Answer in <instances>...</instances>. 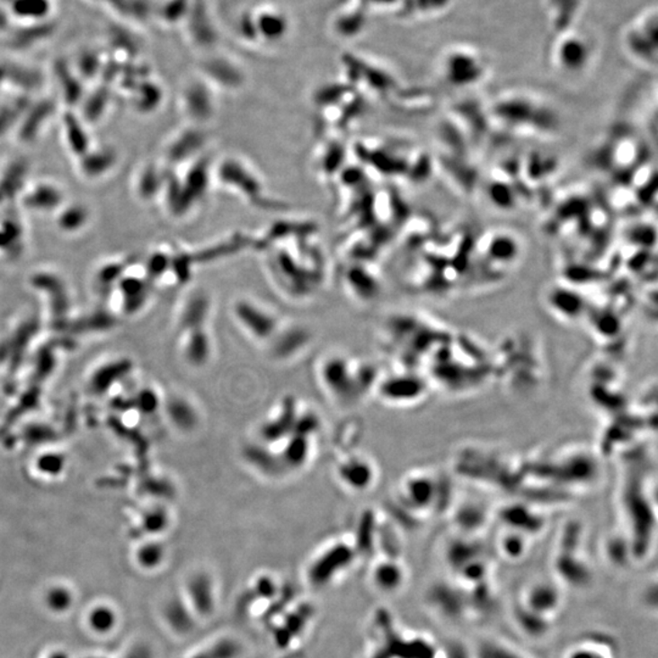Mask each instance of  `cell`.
<instances>
[{
  "instance_id": "f1b7e54d",
  "label": "cell",
  "mask_w": 658,
  "mask_h": 658,
  "mask_svg": "<svg viewBox=\"0 0 658 658\" xmlns=\"http://www.w3.org/2000/svg\"><path fill=\"white\" fill-rule=\"evenodd\" d=\"M346 286L361 300L375 299L378 291V283L375 277L363 267H351L345 272Z\"/></svg>"
},
{
  "instance_id": "277c9868",
  "label": "cell",
  "mask_w": 658,
  "mask_h": 658,
  "mask_svg": "<svg viewBox=\"0 0 658 658\" xmlns=\"http://www.w3.org/2000/svg\"><path fill=\"white\" fill-rule=\"evenodd\" d=\"M214 176L218 186L248 203H259L262 199L263 183L260 174L239 157H226L222 160Z\"/></svg>"
},
{
  "instance_id": "52a82bcc",
  "label": "cell",
  "mask_w": 658,
  "mask_h": 658,
  "mask_svg": "<svg viewBox=\"0 0 658 658\" xmlns=\"http://www.w3.org/2000/svg\"><path fill=\"white\" fill-rule=\"evenodd\" d=\"M67 200V191L59 182L42 177L27 182L16 207L29 214L54 215Z\"/></svg>"
},
{
  "instance_id": "603a6c76",
  "label": "cell",
  "mask_w": 658,
  "mask_h": 658,
  "mask_svg": "<svg viewBox=\"0 0 658 658\" xmlns=\"http://www.w3.org/2000/svg\"><path fill=\"white\" fill-rule=\"evenodd\" d=\"M297 418L296 404H294L293 399H287L284 401L280 416L263 424L262 428L263 439L266 441H277L286 437V435L293 433Z\"/></svg>"
},
{
  "instance_id": "ffe728a7",
  "label": "cell",
  "mask_w": 658,
  "mask_h": 658,
  "mask_svg": "<svg viewBox=\"0 0 658 658\" xmlns=\"http://www.w3.org/2000/svg\"><path fill=\"white\" fill-rule=\"evenodd\" d=\"M136 260L127 255L110 256L102 259L95 265L92 280L98 289H114L120 279L126 272V270L135 262Z\"/></svg>"
},
{
  "instance_id": "d4e9b609",
  "label": "cell",
  "mask_w": 658,
  "mask_h": 658,
  "mask_svg": "<svg viewBox=\"0 0 658 658\" xmlns=\"http://www.w3.org/2000/svg\"><path fill=\"white\" fill-rule=\"evenodd\" d=\"M528 534L520 532V530L506 528L499 536L498 547L499 553L505 560L519 561L526 556L529 550V541H528Z\"/></svg>"
},
{
  "instance_id": "7bdbcfd3",
  "label": "cell",
  "mask_w": 658,
  "mask_h": 658,
  "mask_svg": "<svg viewBox=\"0 0 658 658\" xmlns=\"http://www.w3.org/2000/svg\"><path fill=\"white\" fill-rule=\"evenodd\" d=\"M140 406L147 411H154L156 409L157 401L156 394L153 392H146L140 396Z\"/></svg>"
},
{
  "instance_id": "b9f144b4",
  "label": "cell",
  "mask_w": 658,
  "mask_h": 658,
  "mask_svg": "<svg viewBox=\"0 0 658 658\" xmlns=\"http://www.w3.org/2000/svg\"><path fill=\"white\" fill-rule=\"evenodd\" d=\"M164 522H166V519H164V513H161L160 511H153L152 513H149L146 517V526L149 530H156L160 529V528L163 529Z\"/></svg>"
},
{
  "instance_id": "8992f818",
  "label": "cell",
  "mask_w": 658,
  "mask_h": 658,
  "mask_svg": "<svg viewBox=\"0 0 658 658\" xmlns=\"http://www.w3.org/2000/svg\"><path fill=\"white\" fill-rule=\"evenodd\" d=\"M57 102L50 98L32 99L13 129V137L22 147H31L39 142L48 127L58 118Z\"/></svg>"
},
{
  "instance_id": "f35d334b",
  "label": "cell",
  "mask_w": 658,
  "mask_h": 658,
  "mask_svg": "<svg viewBox=\"0 0 658 658\" xmlns=\"http://www.w3.org/2000/svg\"><path fill=\"white\" fill-rule=\"evenodd\" d=\"M455 0H414V8L423 16H437L447 12Z\"/></svg>"
},
{
  "instance_id": "8fae6325",
  "label": "cell",
  "mask_w": 658,
  "mask_h": 658,
  "mask_svg": "<svg viewBox=\"0 0 658 658\" xmlns=\"http://www.w3.org/2000/svg\"><path fill=\"white\" fill-rule=\"evenodd\" d=\"M167 173L169 170L160 161L144 160L137 164L129 180L133 198L142 204L156 203Z\"/></svg>"
},
{
  "instance_id": "9c48e42d",
  "label": "cell",
  "mask_w": 658,
  "mask_h": 658,
  "mask_svg": "<svg viewBox=\"0 0 658 658\" xmlns=\"http://www.w3.org/2000/svg\"><path fill=\"white\" fill-rule=\"evenodd\" d=\"M31 164L22 156L5 157L0 161V210L17 204L20 194L30 177Z\"/></svg>"
},
{
  "instance_id": "2e32d148",
  "label": "cell",
  "mask_w": 658,
  "mask_h": 658,
  "mask_svg": "<svg viewBox=\"0 0 658 658\" xmlns=\"http://www.w3.org/2000/svg\"><path fill=\"white\" fill-rule=\"evenodd\" d=\"M25 222L19 216H0V259L16 262L26 249Z\"/></svg>"
},
{
  "instance_id": "d6986e66",
  "label": "cell",
  "mask_w": 658,
  "mask_h": 658,
  "mask_svg": "<svg viewBox=\"0 0 658 658\" xmlns=\"http://www.w3.org/2000/svg\"><path fill=\"white\" fill-rule=\"evenodd\" d=\"M76 603V591L64 581H54L46 585L42 591V605L50 615H67Z\"/></svg>"
},
{
  "instance_id": "44dd1931",
  "label": "cell",
  "mask_w": 658,
  "mask_h": 658,
  "mask_svg": "<svg viewBox=\"0 0 658 658\" xmlns=\"http://www.w3.org/2000/svg\"><path fill=\"white\" fill-rule=\"evenodd\" d=\"M322 377L328 388L338 396H354L358 392L354 376L349 371L348 365L342 359H331L325 362L324 369H322Z\"/></svg>"
},
{
  "instance_id": "5b68a950",
  "label": "cell",
  "mask_w": 658,
  "mask_h": 658,
  "mask_svg": "<svg viewBox=\"0 0 658 658\" xmlns=\"http://www.w3.org/2000/svg\"><path fill=\"white\" fill-rule=\"evenodd\" d=\"M207 136L201 131L200 127L191 125L182 127L171 133L164 140L161 149L160 163L166 167L177 169L182 164L190 163L200 156L203 152Z\"/></svg>"
},
{
  "instance_id": "1f68e13d",
  "label": "cell",
  "mask_w": 658,
  "mask_h": 658,
  "mask_svg": "<svg viewBox=\"0 0 658 658\" xmlns=\"http://www.w3.org/2000/svg\"><path fill=\"white\" fill-rule=\"evenodd\" d=\"M186 354L188 360L194 365H203L210 355V339L205 333L203 327L191 329L188 338Z\"/></svg>"
},
{
  "instance_id": "484cf974",
  "label": "cell",
  "mask_w": 658,
  "mask_h": 658,
  "mask_svg": "<svg viewBox=\"0 0 658 658\" xmlns=\"http://www.w3.org/2000/svg\"><path fill=\"white\" fill-rule=\"evenodd\" d=\"M339 476L345 485L356 490L368 488L375 478L371 465L360 458H351L344 462L339 468Z\"/></svg>"
},
{
  "instance_id": "5bb4252c",
  "label": "cell",
  "mask_w": 658,
  "mask_h": 658,
  "mask_svg": "<svg viewBox=\"0 0 658 658\" xmlns=\"http://www.w3.org/2000/svg\"><path fill=\"white\" fill-rule=\"evenodd\" d=\"M54 216V226L57 231L65 236L82 235L92 224L93 211L81 200H67Z\"/></svg>"
},
{
  "instance_id": "8d00e7d4",
  "label": "cell",
  "mask_w": 658,
  "mask_h": 658,
  "mask_svg": "<svg viewBox=\"0 0 658 658\" xmlns=\"http://www.w3.org/2000/svg\"><path fill=\"white\" fill-rule=\"evenodd\" d=\"M342 153L344 150L338 144L334 147H325L324 154L321 156V164L318 166V170L324 176H333L337 173L335 170L341 166L338 161L342 160Z\"/></svg>"
},
{
  "instance_id": "f6af8a7d",
  "label": "cell",
  "mask_w": 658,
  "mask_h": 658,
  "mask_svg": "<svg viewBox=\"0 0 658 658\" xmlns=\"http://www.w3.org/2000/svg\"><path fill=\"white\" fill-rule=\"evenodd\" d=\"M8 84V67L0 65V89Z\"/></svg>"
},
{
  "instance_id": "7c38bea8",
  "label": "cell",
  "mask_w": 658,
  "mask_h": 658,
  "mask_svg": "<svg viewBox=\"0 0 658 658\" xmlns=\"http://www.w3.org/2000/svg\"><path fill=\"white\" fill-rule=\"evenodd\" d=\"M152 284L142 265L133 262L123 273L114 289L119 293L122 307L127 313L133 314L146 305L149 297V286Z\"/></svg>"
},
{
  "instance_id": "836d02e7",
  "label": "cell",
  "mask_w": 658,
  "mask_h": 658,
  "mask_svg": "<svg viewBox=\"0 0 658 658\" xmlns=\"http://www.w3.org/2000/svg\"><path fill=\"white\" fill-rule=\"evenodd\" d=\"M547 3L554 22L561 23V25H565V22L568 20L572 22V17L581 5V0H547Z\"/></svg>"
},
{
  "instance_id": "ab89813d",
  "label": "cell",
  "mask_w": 658,
  "mask_h": 658,
  "mask_svg": "<svg viewBox=\"0 0 658 658\" xmlns=\"http://www.w3.org/2000/svg\"><path fill=\"white\" fill-rule=\"evenodd\" d=\"M318 428V418L314 413L305 414L303 417H298L296 426H294L293 434L304 435L308 437L314 433Z\"/></svg>"
},
{
  "instance_id": "d590c367",
  "label": "cell",
  "mask_w": 658,
  "mask_h": 658,
  "mask_svg": "<svg viewBox=\"0 0 658 658\" xmlns=\"http://www.w3.org/2000/svg\"><path fill=\"white\" fill-rule=\"evenodd\" d=\"M163 556V548L156 543H148L140 545L136 550V562L139 567L142 568H153L159 564Z\"/></svg>"
},
{
  "instance_id": "3957f363",
  "label": "cell",
  "mask_w": 658,
  "mask_h": 658,
  "mask_svg": "<svg viewBox=\"0 0 658 658\" xmlns=\"http://www.w3.org/2000/svg\"><path fill=\"white\" fill-rule=\"evenodd\" d=\"M623 50L629 59L644 68H656L658 53V13L646 9L628 23L622 33Z\"/></svg>"
},
{
  "instance_id": "ac0fdd59",
  "label": "cell",
  "mask_w": 658,
  "mask_h": 658,
  "mask_svg": "<svg viewBox=\"0 0 658 658\" xmlns=\"http://www.w3.org/2000/svg\"><path fill=\"white\" fill-rule=\"evenodd\" d=\"M120 615L111 602L98 600L84 612L85 629L94 636H109L118 628Z\"/></svg>"
},
{
  "instance_id": "6da1fadb",
  "label": "cell",
  "mask_w": 658,
  "mask_h": 658,
  "mask_svg": "<svg viewBox=\"0 0 658 658\" xmlns=\"http://www.w3.org/2000/svg\"><path fill=\"white\" fill-rule=\"evenodd\" d=\"M596 47L591 37L574 30L562 31L551 49V64L567 78L587 75L595 63Z\"/></svg>"
},
{
  "instance_id": "7402d4cb",
  "label": "cell",
  "mask_w": 658,
  "mask_h": 658,
  "mask_svg": "<svg viewBox=\"0 0 658 658\" xmlns=\"http://www.w3.org/2000/svg\"><path fill=\"white\" fill-rule=\"evenodd\" d=\"M383 396L389 400L410 401L424 392L423 382L413 376H397L383 383Z\"/></svg>"
},
{
  "instance_id": "9a60e30c",
  "label": "cell",
  "mask_w": 658,
  "mask_h": 658,
  "mask_svg": "<svg viewBox=\"0 0 658 658\" xmlns=\"http://www.w3.org/2000/svg\"><path fill=\"white\" fill-rule=\"evenodd\" d=\"M235 316L243 327L256 338H270L276 331L277 321L266 308L253 301L242 299L235 305Z\"/></svg>"
},
{
  "instance_id": "74e56055",
  "label": "cell",
  "mask_w": 658,
  "mask_h": 658,
  "mask_svg": "<svg viewBox=\"0 0 658 658\" xmlns=\"http://www.w3.org/2000/svg\"><path fill=\"white\" fill-rule=\"evenodd\" d=\"M245 455L246 458H248L250 462H253V465L262 469V471L274 472L276 471L277 466L280 465L277 464V458L263 448H249L248 450H246Z\"/></svg>"
},
{
  "instance_id": "cb8c5ba5",
  "label": "cell",
  "mask_w": 658,
  "mask_h": 658,
  "mask_svg": "<svg viewBox=\"0 0 658 658\" xmlns=\"http://www.w3.org/2000/svg\"><path fill=\"white\" fill-rule=\"evenodd\" d=\"M163 89L154 82H142L129 93L132 109L138 115H152L163 104Z\"/></svg>"
},
{
  "instance_id": "ee69618b",
  "label": "cell",
  "mask_w": 658,
  "mask_h": 658,
  "mask_svg": "<svg viewBox=\"0 0 658 658\" xmlns=\"http://www.w3.org/2000/svg\"><path fill=\"white\" fill-rule=\"evenodd\" d=\"M40 658H72L71 654L67 653V650L60 649V647H55V649H50L49 651H47L46 654H43Z\"/></svg>"
},
{
  "instance_id": "4316f807",
  "label": "cell",
  "mask_w": 658,
  "mask_h": 658,
  "mask_svg": "<svg viewBox=\"0 0 658 658\" xmlns=\"http://www.w3.org/2000/svg\"><path fill=\"white\" fill-rule=\"evenodd\" d=\"M612 643L605 637L587 636L568 649L565 658H616Z\"/></svg>"
},
{
  "instance_id": "f546056e",
  "label": "cell",
  "mask_w": 658,
  "mask_h": 658,
  "mask_svg": "<svg viewBox=\"0 0 658 658\" xmlns=\"http://www.w3.org/2000/svg\"><path fill=\"white\" fill-rule=\"evenodd\" d=\"M435 483L430 476H418L410 478L405 485V493L411 505L426 509L431 505V500L435 499Z\"/></svg>"
},
{
  "instance_id": "4dcf8cb0",
  "label": "cell",
  "mask_w": 658,
  "mask_h": 658,
  "mask_svg": "<svg viewBox=\"0 0 658 658\" xmlns=\"http://www.w3.org/2000/svg\"><path fill=\"white\" fill-rule=\"evenodd\" d=\"M308 456V440L307 437L293 434L283 449L280 462L287 467H301L307 462Z\"/></svg>"
},
{
  "instance_id": "30bf717a",
  "label": "cell",
  "mask_w": 658,
  "mask_h": 658,
  "mask_svg": "<svg viewBox=\"0 0 658 658\" xmlns=\"http://www.w3.org/2000/svg\"><path fill=\"white\" fill-rule=\"evenodd\" d=\"M59 135L65 152L72 161L78 159L93 147L94 139L91 129L77 114L76 110L64 109L58 115Z\"/></svg>"
},
{
  "instance_id": "7a4b0ae2",
  "label": "cell",
  "mask_w": 658,
  "mask_h": 658,
  "mask_svg": "<svg viewBox=\"0 0 658 658\" xmlns=\"http://www.w3.org/2000/svg\"><path fill=\"white\" fill-rule=\"evenodd\" d=\"M439 75L452 88H471L481 84L488 75L489 65L485 55L472 47L449 48L439 60Z\"/></svg>"
},
{
  "instance_id": "83f0119b",
  "label": "cell",
  "mask_w": 658,
  "mask_h": 658,
  "mask_svg": "<svg viewBox=\"0 0 658 658\" xmlns=\"http://www.w3.org/2000/svg\"><path fill=\"white\" fill-rule=\"evenodd\" d=\"M32 99L29 95L15 94L10 101L0 104V139L13 135L17 122Z\"/></svg>"
},
{
  "instance_id": "e575fe53",
  "label": "cell",
  "mask_w": 658,
  "mask_h": 658,
  "mask_svg": "<svg viewBox=\"0 0 658 658\" xmlns=\"http://www.w3.org/2000/svg\"><path fill=\"white\" fill-rule=\"evenodd\" d=\"M171 417L177 423V426L183 430H190L197 423V413H194L193 407L187 404L186 401H173L170 407Z\"/></svg>"
},
{
  "instance_id": "ba28073f",
  "label": "cell",
  "mask_w": 658,
  "mask_h": 658,
  "mask_svg": "<svg viewBox=\"0 0 658 658\" xmlns=\"http://www.w3.org/2000/svg\"><path fill=\"white\" fill-rule=\"evenodd\" d=\"M119 163V150L112 144L94 143L87 153L74 160V169L82 182L97 183L111 176Z\"/></svg>"
},
{
  "instance_id": "d6a6232c",
  "label": "cell",
  "mask_w": 658,
  "mask_h": 658,
  "mask_svg": "<svg viewBox=\"0 0 658 658\" xmlns=\"http://www.w3.org/2000/svg\"><path fill=\"white\" fill-rule=\"evenodd\" d=\"M209 305L210 304H209L208 297H205L204 294H195L191 297L187 301L186 307H184V325H188L190 329L203 327L209 311Z\"/></svg>"
},
{
  "instance_id": "e0dca14e",
  "label": "cell",
  "mask_w": 658,
  "mask_h": 658,
  "mask_svg": "<svg viewBox=\"0 0 658 658\" xmlns=\"http://www.w3.org/2000/svg\"><path fill=\"white\" fill-rule=\"evenodd\" d=\"M111 108L112 93L109 91L108 85H102L84 94L76 111L85 125L92 129L101 125L108 118Z\"/></svg>"
},
{
  "instance_id": "4fadbf2b",
  "label": "cell",
  "mask_w": 658,
  "mask_h": 658,
  "mask_svg": "<svg viewBox=\"0 0 658 658\" xmlns=\"http://www.w3.org/2000/svg\"><path fill=\"white\" fill-rule=\"evenodd\" d=\"M178 105L184 119L191 125L200 127L210 121L215 115L214 98L207 88L200 87V84H190L184 88Z\"/></svg>"
},
{
  "instance_id": "60d3db41",
  "label": "cell",
  "mask_w": 658,
  "mask_h": 658,
  "mask_svg": "<svg viewBox=\"0 0 658 658\" xmlns=\"http://www.w3.org/2000/svg\"><path fill=\"white\" fill-rule=\"evenodd\" d=\"M63 467V458L59 455H43L39 460L40 471L46 475H58Z\"/></svg>"
}]
</instances>
